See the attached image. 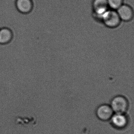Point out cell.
I'll return each mask as SVG.
<instances>
[{
    "label": "cell",
    "mask_w": 134,
    "mask_h": 134,
    "mask_svg": "<svg viewBox=\"0 0 134 134\" xmlns=\"http://www.w3.org/2000/svg\"><path fill=\"white\" fill-rule=\"evenodd\" d=\"M121 20L116 11L109 9L102 17V23L106 27L114 29L120 25Z\"/></svg>",
    "instance_id": "1"
},
{
    "label": "cell",
    "mask_w": 134,
    "mask_h": 134,
    "mask_svg": "<svg viewBox=\"0 0 134 134\" xmlns=\"http://www.w3.org/2000/svg\"><path fill=\"white\" fill-rule=\"evenodd\" d=\"M92 7L93 18L102 22L103 15L109 9L107 0H93Z\"/></svg>",
    "instance_id": "2"
},
{
    "label": "cell",
    "mask_w": 134,
    "mask_h": 134,
    "mask_svg": "<svg viewBox=\"0 0 134 134\" xmlns=\"http://www.w3.org/2000/svg\"><path fill=\"white\" fill-rule=\"evenodd\" d=\"M127 99L122 96H115L111 100L110 107L116 113L124 114L128 108Z\"/></svg>",
    "instance_id": "3"
},
{
    "label": "cell",
    "mask_w": 134,
    "mask_h": 134,
    "mask_svg": "<svg viewBox=\"0 0 134 134\" xmlns=\"http://www.w3.org/2000/svg\"><path fill=\"white\" fill-rule=\"evenodd\" d=\"M116 11L121 21L128 22L133 19L134 17L133 9L131 7L127 4H122Z\"/></svg>",
    "instance_id": "4"
},
{
    "label": "cell",
    "mask_w": 134,
    "mask_h": 134,
    "mask_svg": "<svg viewBox=\"0 0 134 134\" xmlns=\"http://www.w3.org/2000/svg\"><path fill=\"white\" fill-rule=\"evenodd\" d=\"M113 113V111L110 106L107 104L101 105L96 109L97 116L99 119L103 121L110 120Z\"/></svg>",
    "instance_id": "5"
},
{
    "label": "cell",
    "mask_w": 134,
    "mask_h": 134,
    "mask_svg": "<svg viewBox=\"0 0 134 134\" xmlns=\"http://www.w3.org/2000/svg\"><path fill=\"white\" fill-rule=\"evenodd\" d=\"M111 123L114 127L118 129L124 128L128 124V118L124 114L116 113L111 118Z\"/></svg>",
    "instance_id": "6"
},
{
    "label": "cell",
    "mask_w": 134,
    "mask_h": 134,
    "mask_svg": "<svg viewBox=\"0 0 134 134\" xmlns=\"http://www.w3.org/2000/svg\"><path fill=\"white\" fill-rule=\"evenodd\" d=\"M15 6L18 10L24 14L30 13L33 8L32 0H16Z\"/></svg>",
    "instance_id": "7"
},
{
    "label": "cell",
    "mask_w": 134,
    "mask_h": 134,
    "mask_svg": "<svg viewBox=\"0 0 134 134\" xmlns=\"http://www.w3.org/2000/svg\"><path fill=\"white\" fill-rule=\"evenodd\" d=\"M13 38V33L7 28L0 29V44H6L11 42Z\"/></svg>",
    "instance_id": "8"
},
{
    "label": "cell",
    "mask_w": 134,
    "mask_h": 134,
    "mask_svg": "<svg viewBox=\"0 0 134 134\" xmlns=\"http://www.w3.org/2000/svg\"><path fill=\"white\" fill-rule=\"evenodd\" d=\"M109 8L110 10H117L122 4L124 0H107Z\"/></svg>",
    "instance_id": "9"
}]
</instances>
